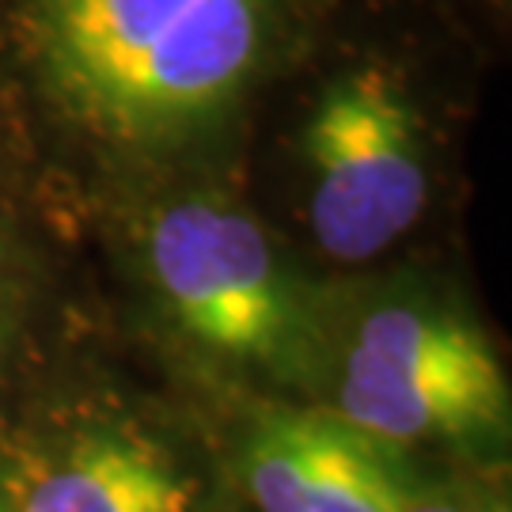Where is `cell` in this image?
<instances>
[{
    "mask_svg": "<svg viewBox=\"0 0 512 512\" xmlns=\"http://www.w3.org/2000/svg\"><path fill=\"white\" fill-rule=\"evenodd\" d=\"M281 0H31L42 88L118 148H164L217 122L251 88Z\"/></svg>",
    "mask_w": 512,
    "mask_h": 512,
    "instance_id": "6da1fadb",
    "label": "cell"
},
{
    "mask_svg": "<svg viewBox=\"0 0 512 512\" xmlns=\"http://www.w3.org/2000/svg\"><path fill=\"white\" fill-rule=\"evenodd\" d=\"M141 258L167 319L217 361L293 380L327 346L304 285L239 205L190 194L152 209Z\"/></svg>",
    "mask_w": 512,
    "mask_h": 512,
    "instance_id": "7a4b0ae2",
    "label": "cell"
},
{
    "mask_svg": "<svg viewBox=\"0 0 512 512\" xmlns=\"http://www.w3.org/2000/svg\"><path fill=\"white\" fill-rule=\"evenodd\" d=\"M330 414L384 448L494 437L509 425V380L471 319L429 300H387L353 323Z\"/></svg>",
    "mask_w": 512,
    "mask_h": 512,
    "instance_id": "3957f363",
    "label": "cell"
},
{
    "mask_svg": "<svg viewBox=\"0 0 512 512\" xmlns=\"http://www.w3.org/2000/svg\"><path fill=\"white\" fill-rule=\"evenodd\" d=\"M308 228L334 262H368L418 224L429 202L425 129L380 69L334 80L304 126Z\"/></svg>",
    "mask_w": 512,
    "mask_h": 512,
    "instance_id": "277c9868",
    "label": "cell"
},
{
    "mask_svg": "<svg viewBox=\"0 0 512 512\" xmlns=\"http://www.w3.org/2000/svg\"><path fill=\"white\" fill-rule=\"evenodd\" d=\"M243 490L258 512H395L410 490L391 448L330 410H281L243 440Z\"/></svg>",
    "mask_w": 512,
    "mask_h": 512,
    "instance_id": "5b68a950",
    "label": "cell"
},
{
    "mask_svg": "<svg viewBox=\"0 0 512 512\" xmlns=\"http://www.w3.org/2000/svg\"><path fill=\"white\" fill-rule=\"evenodd\" d=\"M198 482L137 425H84L23 463L8 512H194Z\"/></svg>",
    "mask_w": 512,
    "mask_h": 512,
    "instance_id": "8992f818",
    "label": "cell"
},
{
    "mask_svg": "<svg viewBox=\"0 0 512 512\" xmlns=\"http://www.w3.org/2000/svg\"><path fill=\"white\" fill-rule=\"evenodd\" d=\"M395 512H509L505 501L490 494H475V490H444V486H414L399 501Z\"/></svg>",
    "mask_w": 512,
    "mask_h": 512,
    "instance_id": "52a82bcc",
    "label": "cell"
},
{
    "mask_svg": "<svg viewBox=\"0 0 512 512\" xmlns=\"http://www.w3.org/2000/svg\"><path fill=\"white\" fill-rule=\"evenodd\" d=\"M0 512H8V509H4V501H0Z\"/></svg>",
    "mask_w": 512,
    "mask_h": 512,
    "instance_id": "ba28073f",
    "label": "cell"
}]
</instances>
